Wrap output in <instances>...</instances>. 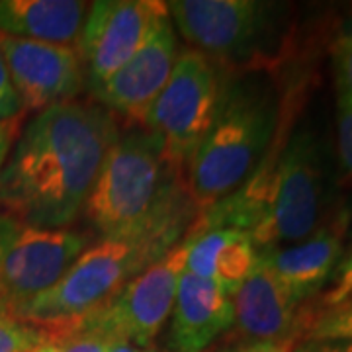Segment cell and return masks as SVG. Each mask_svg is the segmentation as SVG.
Instances as JSON below:
<instances>
[{
    "label": "cell",
    "mask_w": 352,
    "mask_h": 352,
    "mask_svg": "<svg viewBox=\"0 0 352 352\" xmlns=\"http://www.w3.org/2000/svg\"><path fill=\"white\" fill-rule=\"evenodd\" d=\"M163 8L164 2L155 0H100L90 4L76 45L90 92L139 50Z\"/></svg>",
    "instance_id": "obj_10"
},
{
    "label": "cell",
    "mask_w": 352,
    "mask_h": 352,
    "mask_svg": "<svg viewBox=\"0 0 352 352\" xmlns=\"http://www.w3.org/2000/svg\"><path fill=\"white\" fill-rule=\"evenodd\" d=\"M349 212L346 206L300 243L261 252V261L286 289L289 298L303 305L327 288L331 276L346 252Z\"/></svg>",
    "instance_id": "obj_12"
},
{
    "label": "cell",
    "mask_w": 352,
    "mask_h": 352,
    "mask_svg": "<svg viewBox=\"0 0 352 352\" xmlns=\"http://www.w3.org/2000/svg\"><path fill=\"white\" fill-rule=\"evenodd\" d=\"M186 239L188 254L184 270L217 284L229 298L237 294L261 258V252L254 247L251 235L239 229H201L192 223Z\"/></svg>",
    "instance_id": "obj_15"
},
{
    "label": "cell",
    "mask_w": 352,
    "mask_h": 352,
    "mask_svg": "<svg viewBox=\"0 0 352 352\" xmlns=\"http://www.w3.org/2000/svg\"><path fill=\"white\" fill-rule=\"evenodd\" d=\"M233 309L243 342H298L315 315L289 298L261 258L233 296Z\"/></svg>",
    "instance_id": "obj_13"
},
{
    "label": "cell",
    "mask_w": 352,
    "mask_h": 352,
    "mask_svg": "<svg viewBox=\"0 0 352 352\" xmlns=\"http://www.w3.org/2000/svg\"><path fill=\"white\" fill-rule=\"evenodd\" d=\"M0 50L24 112L73 102L87 85L76 47L0 34Z\"/></svg>",
    "instance_id": "obj_11"
},
{
    "label": "cell",
    "mask_w": 352,
    "mask_h": 352,
    "mask_svg": "<svg viewBox=\"0 0 352 352\" xmlns=\"http://www.w3.org/2000/svg\"><path fill=\"white\" fill-rule=\"evenodd\" d=\"M329 51L337 94L352 96V14L340 20L333 34Z\"/></svg>",
    "instance_id": "obj_18"
},
{
    "label": "cell",
    "mask_w": 352,
    "mask_h": 352,
    "mask_svg": "<svg viewBox=\"0 0 352 352\" xmlns=\"http://www.w3.org/2000/svg\"><path fill=\"white\" fill-rule=\"evenodd\" d=\"M106 352H157L155 346H138L133 342L124 339H110Z\"/></svg>",
    "instance_id": "obj_27"
},
{
    "label": "cell",
    "mask_w": 352,
    "mask_h": 352,
    "mask_svg": "<svg viewBox=\"0 0 352 352\" xmlns=\"http://www.w3.org/2000/svg\"><path fill=\"white\" fill-rule=\"evenodd\" d=\"M296 342H239L235 352H292Z\"/></svg>",
    "instance_id": "obj_25"
},
{
    "label": "cell",
    "mask_w": 352,
    "mask_h": 352,
    "mask_svg": "<svg viewBox=\"0 0 352 352\" xmlns=\"http://www.w3.org/2000/svg\"><path fill=\"white\" fill-rule=\"evenodd\" d=\"M186 233L155 231L126 239H100L88 245L47 292L12 311L30 325L51 331L71 325L100 309L166 252Z\"/></svg>",
    "instance_id": "obj_4"
},
{
    "label": "cell",
    "mask_w": 352,
    "mask_h": 352,
    "mask_svg": "<svg viewBox=\"0 0 352 352\" xmlns=\"http://www.w3.org/2000/svg\"><path fill=\"white\" fill-rule=\"evenodd\" d=\"M87 247V233L30 226L0 212V305L16 311L47 292Z\"/></svg>",
    "instance_id": "obj_7"
},
{
    "label": "cell",
    "mask_w": 352,
    "mask_h": 352,
    "mask_svg": "<svg viewBox=\"0 0 352 352\" xmlns=\"http://www.w3.org/2000/svg\"><path fill=\"white\" fill-rule=\"evenodd\" d=\"M18 131V122H0V166L4 164L8 153L12 149Z\"/></svg>",
    "instance_id": "obj_26"
},
{
    "label": "cell",
    "mask_w": 352,
    "mask_h": 352,
    "mask_svg": "<svg viewBox=\"0 0 352 352\" xmlns=\"http://www.w3.org/2000/svg\"><path fill=\"white\" fill-rule=\"evenodd\" d=\"M47 342L43 329L30 325L0 305V352H28Z\"/></svg>",
    "instance_id": "obj_17"
},
{
    "label": "cell",
    "mask_w": 352,
    "mask_h": 352,
    "mask_svg": "<svg viewBox=\"0 0 352 352\" xmlns=\"http://www.w3.org/2000/svg\"><path fill=\"white\" fill-rule=\"evenodd\" d=\"M217 352H235V346H226V349H219Z\"/></svg>",
    "instance_id": "obj_30"
},
{
    "label": "cell",
    "mask_w": 352,
    "mask_h": 352,
    "mask_svg": "<svg viewBox=\"0 0 352 352\" xmlns=\"http://www.w3.org/2000/svg\"><path fill=\"white\" fill-rule=\"evenodd\" d=\"M178 53L175 24L164 4L139 50L104 85L92 90L98 106L131 120L133 126H143L149 108L175 69Z\"/></svg>",
    "instance_id": "obj_9"
},
{
    "label": "cell",
    "mask_w": 352,
    "mask_h": 352,
    "mask_svg": "<svg viewBox=\"0 0 352 352\" xmlns=\"http://www.w3.org/2000/svg\"><path fill=\"white\" fill-rule=\"evenodd\" d=\"M45 335H47V342H55L61 352H106L110 340L104 333L88 327L82 321L51 329L45 331Z\"/></svg>",
    "instance_id": "obj_19"
},
{
    "label": "cell",
    "mask_w": 352,
    "mask_h": 352,
    "mask_svg": "<svg viewBox=\"0 0 352 352\" xmlns=\"http://www.w3.org/2000/svg\"><path fill=\"white\" fill-rule=\"evenodd\" d=\"M337 155L342 178L352 182V96L337 94Z\"/></svg>",
    "instance_id": "obj_21"
},
{
    "label": "cell",
    "mask_w": 352,
    "mask_h": 352,
    "mask_svg": "<svg viewBox=\"0 0 352 352\" xmlns=\"http://www.w3.org/2000/svg\"><path fill=\"white\" fill-rule=\"evenodd\" d=\"M292 352H352V337H303Z\"/></svg>",
    "instance_id": "obj_24"
},
{
    "label": "cell",
    "mask_w": 352,
    "mask_h": 352,
    "mask_svg": "<svg viewBox=\"0 0 352 352\" xmlns=\"http://www.w3.org/2000/svg\"><path fill=\"white\" fill-rule=\"evenodd\" d=\"M221 87L223 78L212 59L194 50L178 53L173 73L143 122L159 138L166 163L176 170H186L206 138Z\"/></svg>",
    "instance_id": "obj_6"
},
{
    "label": "cell",
    "mask_w": 352,
    "mask_h": 352,
    "mask_svg": "<svg viewBox=\"0 0 352 352\" xmlns=\"http://www.w3.org/2000/svg\"><path fill=\"white\" fill-rule=\"evenodd\" d=\"M28 352H61V349L55 342H45V344H41L38 349H32V351Z\"/></svg>",
    "instance_id": "obj_28"
},
{
    "label": "cell",
    "mask_w": 352,
    "mask_h": 352,
    "mask_svg": "<svg viewBox=\"0 0 352 352\" xmlns=\"http://www.w3.org/2000/svg\"><path fill=\"white\" fill-rule=\"evenodd\" d=\"M118 135L113 113L98 104L73 100L38 112L0 166L2 212L36 227H71Z\"/></svg>",
    "instance_id": "obj_1"
},
{
    "label": "cell",
    "mask_w": 352,
    "mask_h": 352,
    "mask_svg": "<svg viewBox=\"0 0 352 352\" xmlns=\"http://www.w3.org/2000/svg\"><path fill=\"white\" fill-rule=\"evenodd\" d=\"M346 212H349V237H346V243L349 247L352 245V201L346 206Z\"/></svg>",
    "instance_id": "obj_29"
},
{
    "label": "cell",
    "mask_w": 352,
    "mask_h": 352,
    "mask_svg": "<svg viewBox=\"0 0 352 352\" xmlns=\"http://www.w3.org/2000/svg\"><path fill=\"white\" fill-rule=\"evenodd\" d=\"M22 113H24L22 102L16 94L4 53L0 50V122H18Z\"/></svg>",
    "instance_id": "obj_23"
},
{
    "label": "cell",
    "mask_w": 352,
    "mask_h": 352,
    "mask_svg": "<svg viewBox=\"0 0 352 352\" xmlns=\"http://www.w3.org/2000/svg\"><path fill=\"white\" fill-rule=\"evenodd\" d=\"M173 24L194 51L219 65H252L276 43L284 4L261 0L164 2Z\"/></svg>",
    "instance_id": "obj_5"
},
{
    "label": "cell",
    "mask_w": 352,
    "mask_h": 352,
    "mask_svg": "<svg viewBox=\"0 0 352 352\" xmlns=\"http://www.w3.org/2000/svg\"><path fill=\"white\" fill-rule=\"evenodd\" d=\"M282 102L264 75L223 82L214 122L186 166V186L198 212L243 188L263 166L282 127Z\"/></svg>",
    "instance_id": "obj_3"
},
{
    "label": "cell",
    "mask_w": 352,
    "mask_h": 352,
    "mask_svg": "<svg viewBox=\"0 0 352 352\" xmlns=\"http://www.w3.org/2000/svg\"><path fill=\"white\" fill-rule=\"evenodd\" d=\"M352 296V245L346 249L342 261L337 266L335 274L331 276V282L327 284L325 294L321 296V309H331L335 305L344 303Z\"/></svg>",
    "instance_id": "obj_22"
},
{
    "label": "cell",
    "mask_w": 352,
    "mask_h": 352,
    "mask_svg": "<svg viewBox=\"0 0 352 352\" xmlns=\"http://www.w3.org/2000/svg\"><path fill=\"white\" fill-rule=\"evenodd\" d=\"M346 303H351V305H352V296H351V298H349V300H346Z\"/></svg>",
    "instance_id": "obj_31"
},
{
    "label": "cell",
    "mask_w": 352,
    "mask_h": 352,
    "mask_svg": "<svg viewBox=\"0 0 352 352\" xmlns=\"http://www.w3.org/2000/svg\"><path fill=\"white\" fill-rule=\"evenodd\" d=\"M186 254L188 239L184 237L173 251L133 278L108 305L78 321L104 333L108 339L153 346L173 311L178 282L186 266Z\"/></svg>",
    "instance_id": "obj_8"
},
{
    "label": "cell",
    "mask_w": 352,
    "mask_h": 352,
    "mask_svg": "<svg viewBox=\"0 0 352 352\" xmlns=\"http://www.w3.org/2000/svg\"><path fill=\"white\" fill-rule=\"evenodd\" d=\"M233 325V298L214 282L184 270L170 311V352H206Z\"/></svg>",
    "instance_id": "obj_14"
},
{
    "label": "cell",
    "mask_w": 352,
    "mask_h": 352,
    "mask_svg": "<svg viewBox=\"0 0 352 352\" xmlns=\"http://www.w3.org/2000/svg\"><path fill=\"white\" fill-rule=\"evenodd\" d=\"M305 337H352V305L340 303L331 309L315 311Z\"/></svg>",
    "instance_id": "obj_20"
},
{
    "label": "cell",
    "mask_w": 352,
    "mask_h": 352,
    "mask_svg": "<svg viewBox=\"0 0 352 352\" xmlns=\"http://www.w3.org/2000/svg\"><path fill=\"white\" fill-rule=\"evenodd\" d=\"M182 175L166 163L153 131L131 126L110 147L82 215L100 239L155 231L188 233L198 208Z\"/></svg>",
    "instance_id": "obj_2"
},
{
    "label": "cell",
    "mask_w": 352,
    "mask_h": 352,
    "mask_svg": "<svg viewBox=\"0 0 352 352\" xmlns=\"http://www.w3.org/2000/svg\"><path fill=\"white\" fill-rule=\"evenodd\" d=\"M88 8L80 0H0V34L76 47Z\"/></svg>",
    "instance_id": "obj_16"
}]
</instances>
